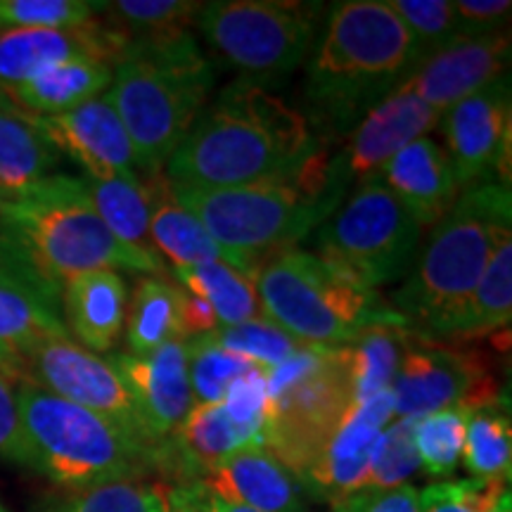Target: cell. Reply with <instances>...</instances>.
Listing matches in <instances>:
<instances>
[{
  "label": "cell",
  "instance_id": "obj_1",
  "mask_svg": "<svg viewBox=\"0 0 512 512\" xmlns=\"http://www.w3.org/2000/svg\"><path fill=\"white\" fill-rule=\"evenodd\" d=\"M328 155L304 112L259 83L221 88L164 166L169 183L238 188L292 183Z\"/></svg>",
  "mask_w": 512,
  "mask_h": 512
},
{
  "label": "cell",
  "instance_id": "obj_2",
  "mask_svg": "<svg viewBox=\"0 0 512 512\" xmlns=\"http://www.w3.org/2000/svg\"><path fill=\"white\" fill-rule=\"evenodd\" d=\"M0 268L57 304L88 271L162 273V256L119 242L93 209L83 178L53 174L0 197Z\"/></svg>",
  "mask_w": 512,
  "mask_h": 512
},
{
  "label": "cell",
  "instance_id": "obj_3",
  "mask_svg": "<svg viewBox=\"0 0 512 512\" xmlns=\"http://www.w3.org/2000/svg\"><path fill=\"white\" fill-rule=\"evenodd\" d=\"M418 69L413 41L387 0L335 3L304 79L306 121L320 136H349Z\"/></svg>",
  "mask_w": 512,
  "mask_h": 512
},
{
  "label": "cell",
  "instance_id": "obj_4",
  "mask_svg": "<svg viewBox=\"0 0 512 512\" xmlns=\"http://www.w3.org/2000/svg\"><path fill=\"white\" fill-rule=\"evenodd\" d=\"M216 72L190 29L128 41L105 98L131 138L140 176L162 174L207 107Z\"/></svg>",
  "mask_w": 512,
  "mask_h": 512
},
{
  "label": "cell",
  "instance_id": "obj_5",
  "mask_svg": "<svg viewBox=\"0 0 512 512\" xmlns=\"http://www.w3.org/2000/svg\"><path fill=\"white\" fill-rule=\"evenodd\" d=\"M174 197L202 223L226 254V264L256 278L275 254L323 226L347 197L330 169V152L304 178L238 188H192L171 183Z\"/></svg>",
  "mask_w": 512,
  "mask_h": 512
},
{
  "label": "cell",
  "instance_id": "obj_6",
  "mask_svg": "<svg viewBox=\"0 0 512 512\" xmlns=\"http://www.w3.org/2000/svg\"><path fill=\"white\" fill-rule=\"evenodd\" d=\"M512 235L508 185L467 188L418 252L411 273L394 292L392 309L408 330L425 332L470 297L498 242Z\"/></svg>",
  "mask_w": 512,
  "mask_h": 512
},
{
  "label": "cell",
  "instance_id": "obj_7",
  "mask_svg": "<svg viewBox=\"0 0 512 512\" xmlns=\"http://www.w3.org/2000/svg\"><path fill=\"white\" fill-rule=\"evenodd\" d=\"M17 411L27 467L69 491L143 479L162 467V451L138 446L112 422L24 380Z\"/></svg>",
  "mask_w": 512,
  "mask_h": 512
},
{
  "label": "cell",
  "instance_id": "obj_8",
  "mask_svg": "<svg viewBox=\"0 0 512 512\" xmlns=\"http://www.w3.org/2000/svg\"><path fill=\"white\" fill-rule=\"evenodd\" d=\"M254 285L261 316L304 344L342 347L370 325H406L375 290L351 283L304 249L268 259Z\"/></svg>",
  "mask_w": 512,
  "mask_h": 512
},
{
  "label": "cell",
  "instance_id": "obj_9",
  "mask_svg": "<svg viewBox=\"0 0 512 512\" xmlns=\"http://www.w3.org/2000/svg\"><path fill=\"white\" fill-rule=\"evenodd\" d=\"M349 347L304 344L268 370V411L261 446L302 477L354 406Z\"/></svg>",
  "mask_w": 512,
  "mask_h": 512
},
{
  "label": "cell",
  "instance_id": "obj_10",
  "mask_svg": "<svg viewBox=\"0 0 512 512\" xmlns=\"http://www.w3.org/2000/svg\"><path fill=\"white\" fill-rule=\"evenodd\" d=\"M422 226L382 181H368L316 230V256L351 283L380 290L418 259Z\"/></svg>",
  "mask_w": 512,
  "mask_h": 512
},
{
  "label": "cell",
  "instance_id": "obj_11",
  "mask_svg": "<svg viewBox=\"0 0 512 512\" xmlns=\"http://www.w3.org/2000/svg\"><path fill=\"white\" fill-rule=\"evenodd\" d=\"M323 3L294 0H214L202 3L195 24L240 79L264 86L290 76L313 48Z\"/></svg>",
  "mask_w": 512,
  "mask_h": 512
},
{
  "label": "cell",
  "instance_id": "obj_12",
  "mask_svg": "<svg viewBox=\"0 0 512 512\" xmlns=\"http://www.w3.org/2000/svg\"><path fill=\"white\" fill-rule=\"evenodd\" d=\"M392 401L394 418L420 420L456 406L475 411L501 403V396L482 351L448 347L408 330L392 382Z\"/></svg>",
  "mask_w": 512,
  "mask_h": 512
},
{
  "label": "cell",
  "instance_id": "obj_13",
  "mask_svg": "<svg viewBox=\"0 0 512 512\" xmlns=\"http://www.w3.org/2000/svg\"><path fill=\"white\" fill-rule=\"evenodd\" d=\"M22 368L29 373L27 382L100 415L138 446L162 451L147 437L136 406L110 358L91 354L69 337H55L31 349Z\"/></svg>",
  "mask_w": 512,
  "mask_h": 512
},
{
  "label": "cell",
  "instance_id": "obj_14",
  "mask_svg": "<svg viewBox=\"0 0 512 512\" xmlns=\"http://www.w3.org/2000/svg\"><path fill=\"white\" fill-rule=\"evenodd\" d=\"M448 162L460 190L498 183L510 188L512 88L510 74L467 95L444 117Z\"/></svg>",
  "mask_w": 512,
  "mask_h": 512
},
{
  "label": "cell",
  "instance_id": "obj_15",
  "mask_svg": "<svg viewBox=\"0 0 512 512\" xmlns=\"http://www.w3.org/2000/svg\"><path fill=\"white\" fill-rule=\"evenodd\" d=\"M441 114L434 112L411 83H403L375 105L347 136V145L330 157V166L344 188L375 181L384 164L415 140L437 128Z\"/></svg>",
  "mask_w": 512,
  "mask_h": 512
},
{
  "label": "cell",
  "instance_id": "obj_16",
  "mask_svg": "<svg viewBox=\"0 0 512 512\" xmlns=\"http://www.w3.org/2000/svg\"><path fill=\"white\" fill-rule=\"evenodd\" d=\"M110 363L124 382L147 437L162 448L195 406L188 377V347L169 342L150 354H112Z\"/></svg>",
  "mask_w": 512,
  "mask_h": 512
},
{
  "label": "cell",
  "instance_id": "obj_17",
  "mask_svg": "<svg viewBox=\"0 0 512 512\" xmlns=\"http://www.w3.org/2000/svg\"><path fill=\"white\" fill-rule=\"evenodd\" d=\"M392 420V392L354 401V406L339 422L335 434L323 446L320 456L299 477L304 491L328 503H335L339 498L354 494V491H361L370 453H373L384 427Z\"/></svg>",
  "mask_w": 512,
  "mask_h": 512
},
{
  "label": "cell",
  "instance_id": "obj_18",
  "mask_svg": "<svg viewBox=\"0 0 512 512\" xmlns=\"http://www.w3.org/2000/svg\"><path fill=\"white\" fill-rule=\"evenodd\" d=\"M128 38L112 27L93 22L74 29H8L0 31V91L34 79L55 64L100 60L114 64Z\"/></svg>",
  "mask_w": 512,
  "mask_h": 512
},
{
  "label": "cell",
  "instance_id": "obj_19",
  "mask_svg": "<svg viewBox=\"0 0 512 512\" xmlns=\"http://www.w3.org/2000/svg\"><path fill=\"white\" fill-rule=\"evenodd\" d=\"M510 55V29L479 38H453L437 55L422 62L408 83L444 117L467 95L510 74Z\"/></svg>",
  "mask_w": 512,
  "mask_h": 512
},
{
  "label": "cell",
  "instance_id": "obj_20",
  "mask_svg": "<svg viewBox=\"0 0 512 512\" xmlns=\"http://www.w3.org/2000/svg\"><path fill=\"white\" fill-rule=\"evenodd\" d=\"M34 119L57 152L86 171V178L138 174L131 138L105 95L76 110Z\"/></svg>",
  "mask_w": 512,
  "mask_h": 512
},
{
  "label": "cell",
  "instance_id": "obj_21",
  "mask_svg": "<svg viewBox=\"0 0 512 512\" xmlns=\"http://www.w3.org/2000/svg\"><path fill=\"white\" fill-rule=\"evenodd\" d=\"M223 501L256 512H304V486L261 444H247L200 477Z\"/></svg>",
  "mask_w": 512,
  "mask_h": 512
},
{
  "label": "cell",
  "instance_id": "obj_22",
  "mask_svg": "<svg viewBox=\"0 0 512 512\" xmlns=\"http://www.w3.org/2000/svg\"><path fill=\"white\" fill-rule=\"evenodd\" d=\"M377 181L394 192L396 200L418 219L422 230L437 226L463 192L446 150L432 138H420L396 152L384 164Z\"/></svg>",
  "mask_w": 512,
  "mask_h": 512
},
{
  "label": "cell",
  "instance_id": "obj_23",
  "mask_svg": "<svg viewBox=\"0 0 512 512\" xmlns=\"http://www.w3.org/2000/svg\"><path fill=\"white\" fill-rule=\"evenodd\" d=\"M62 306L79 347L107 354L119 342L126 320L128 292L119 271H88L62 287ZM64 325V328H67Z\"/></svg>",
  "mask_w": 512,
  "mask_h": 512
},
{
  "label": "cell",
  "instance_id": "obj_24",
  "mask_svg": "<svg viewBox=\"0 0 512 512\" xmlns=\"http://www.w3.org/2000/svg\"><path fill=\"white\" fill-rule=\"evenodd\" d=\"M512 318V235L498 242L475 290L456 311L448 313L420 337L432 342H463L508 328ZM418 335V332H415Z\"/></svg>",
  "mask_w": 512,
  "mask_h": 512
},
{
  "label": "cell",
  "instance_id": "obj_25",
  "mask_svg": "<svg viewBox=\"0 0 512 512\" xmlns=\"http://www.w3.org/2000/svg\"><path fill=\"white\" fill-rule=\"evenodd\" d=\"M55 337H69L55 304L0 268V356L8 361L12 377L31 349Z\"/></svg>",
  "mask_w": 512,
  "mask_h": 512
},
{
  "label": "cell",
  "instance_id": "obj_26",
  "mask_svg": "<svg viewBox=\"0 0 512 512\" xmlns=\"http://www.w3.org/2000/svg\"><path fill=\"white\" fill-rule=\"evenodd\" d=\"M112 83V64L100 60H69L34 79L3 91L22 112L34 117H55L102 98Z\"/></svg>",
  "mask_w": 512,
  "mask_h": 512
},
{
  "label": "cell",
  "instance_id": "obj_27",
  "mask_svg": "<svg viewBox=\"0 0 512 512\" xmlns=\"http://www.w3.org/2000/svg\"><path fill=\"white\" fill-rule=\"evenodd\" d=\"M60 152L8 95H0V197L15 195L57 174Z\"/></svg>",
  "mask_w": 512,
  "mask_h": 512
},
{
  "label": "cell",
  "instance_id": "obj_28",
  "mask_svg": "<svg viewBox=\"0 0 512 512\" xmlns=\"http://www.w3.org/2000/svg\"><path fill=\"white\" fill-rule=\"evenodd\" d=\"M150 188V242L152 249L171 261V268L226 261L221 247L211 240L204 226L174 197L169 178L145 176Z\"/></svg>",
  "mask_w": 512,
  "mask_h": 512
},
{
  "label": "cell",
  "instance_id": "obj_29",
  "mask_svg": "<svg viewBox=\"0 0 512 512\" xmlns=\"http://www.w3.org/2000/svg\"><path fill=\"white\" fill-rule=\"evenodd\" d=\"M124 325L128 354L143 356L169 342H183L181 287L159 275L140 278L133 287Z\"/></svg>",
  "mask_w": 512,
  "mask_h": 512
},
{
  "label": "cell",
  "instance_id": "obj_30",
  "mask_svg": "<svg viewBox=\"0 0 512 512\" xmlns=\"http://www.w3.org/2000/svg\"><path fill=\"white\" fill-rule=\"evenodd\" d=\"M93 209L119 242L140 249L150 247V188L140 174L110 178L83 176Z\"/></svg>",
  "mask_w": 512,
  "mask_h": 512
},
{
  "label": "cell",
  "instance_id": "obj_31",
  "mask_svg": "<svg viewBox=\"0 0 512 512\" xmlns=\"http://www.w3.org/2000/svg\"><path fill=\"white\" fill-rule=\"evenodd\" d=\"M171 273L181 287L211 306L219 328H230L261 316L254 280L238 268L228 266L226 261H202V264L171 268Z\"/></svg>",
  "mask_w": 512,
  "mask_h": 512
},
{
  "label": "cell",
  "instance_id": "obj_32",
  "mask_svg": "<svg viewBox=\"0 0 512 512\" xmlns=\"http://www.w3.org/2000/svg\"><path fill=\"white\" fill-rule=\"evenodd\" d=\"M406 332V325H370L347 344L356 401L392 392Z\"/></svg>",
  "mask_w": 512,
  "mask_h": 512
},
{
  "label": "cell",
  "instance_id": "obj_33",
  "mask_svg": "<svg viewBox=\"0 0 512 512\" xmlns=\"http://www.w3.org/2000/svg\"><path fill=\"white\" fill-rule=\"evenodd\" d=\"M465 467L477 479H503L510 482L512 430L510 415L501 403H491L470 411L463 458Z\"/></svg>",
  "mask_w": 512,
  "mask_h": 512
},
{
  "label": "cell",
  "instance_id": "obj_34",
  "mask_svg": "<svg viewBox=\"0 0 512 512\" xmlns=\"http://www.w3.org/2000/svg\"><path fill=\"white\" fill-rule=\"evenodd\" d=\"M202 3L197 0H117L102 3V12L110 15L112 27L128 41L166 36L185 31L195 24Z\"/></svg>",
  "mask_w": 512,
  "mask_h": 512
},
{
  "label": "cell",
  "instance_id": "obj_35",
  "mask_svg": "<svg viewBox=\"0 0 512 512\" xmlns=\"http://www.w3.org/2000/svg\"><path fill=\"white\" fill-rule=\"evenodd\" d=\"M46 512H169V503L164 489L145 484L143 479H121L69 491L50 503Z\"/></svg>",
  "mask_w": 512,
  "mask_h": 512
},
{
  "label": "cell",
  "instance_id": "obj_36",
  "mask_svg": "<svg viewBox=\"0 0 512 512\" xmlns=\"http://www.w3.org/2000/svg\"><path fill=\"white\" fill-rule=\"evenodd\" d=\"M467 415V408L456 406L415 420L413 439L422 470L434 477H446L456 470L463 458Z\"/></svg>",
  "mask_w": 512,
  "mask_h": 512
},
{
  "label": "cell",
  "instance_id": "obj_37",
  "mask_svg": "<svg viewBox=\"0 0 512 512\" xmlns=\"http://www.w3.org/2000/svg\"><path fill=\"white\" fill-rule=\"evenodd\" d=\"M188 377L195 403H221L230 384L256 368L245 356L223 349L207 335L188 339Z\"/></svg>",
  "mask_w": 512,
  "mask_h": 512
},
{
  "label": "cell",
  "instance_id": "obj_38",
  "mask_svg": "<svg viewBox=\"0 0 512 512\" xmlns=\"http://www.w3.org/2000/svg\"><path fill=\"white\" fill-rule=\"evenodd\" d=\"M415 420L394 418L384 427L370 453V463L361 489H396L406 486L420 470V456L413 439Z\"/></svg>",
  "mask_w": 512,
  "mask_h": 512
},
{
  "label": "cell",
  "instance_id": "obj_39",
  "mask_svg": "<svg viewBox=\"0 0 512 512\" xmlns=\"http://www.w3.org/2000/svg\"><path fill=\"white\" fill-rule=\"evenodd\" d=\"M207 337L221 344L223 349L245 356L247 361L264 370L278 368L280 363H285L287 358L304 347V342L287 335L285 330H280L264 316L240 325H230V328H216Z\"/></svg>",
  "mask_w": 512,
  "mask_h": 512
},
{
  "label": "cell",
  "instance_id": "obj_40",
  "mask_svg": "<svg viewBox=\"0 0 512 512\" xmlns=\"http://www.w3.org/2000/svg\"><path fill=\"white\" fill-rule=\"evenodd\" d=\"M420 512H512L510 482L453 479L420 491Z\"/></svg>",
  "mask_w": 512,
  "mask_h": 512
},
{
  "label": "cell",
  "instance_id": "obj_41",
  "mask_svg": "<svg viewBox=\"0 0 512 512\" xmlns=\"http://www.w3.org/2000/svg\"><path fill=\"white\" fill-rule=\"evenodd\" d=\"M102 3L91 0H0V31L74 29L93 22Z\"/></svg>",
  "mask_w": 512,
  "mask_h": 512
},
{
  "label": "cell",
  "instance_id": "obj_42",
  "mask_svg": "<svg viewBox=\"0 0 512 512\" xmlns=\"http://www.w3.org/2000/svg\"><path fill=\"white\" fill-rule=\"evenodd\" d=\"M413 41L418 67L453 41L451 0H387Z\"/></svg>",
  "mask_w": 512,
  "mask_h": 512
},
{
  "label": "cell",
  "instance_id": "obj_43",
  "mask_svg": "<svg viewBox=\"0 0 512 512\" xmlns=\"http://www.w3.org/2000/svg\"><path fill=\"white\" fill-rule=\"evenodd\" d=\"M221 403L235 427L245 434L247 444H261L268 411V370L259 366L247 370L230 384Z\"/></svg>",
  "mask_w": 512,
  "mask_h": 512
},
{
  "label": "cell",
  "instance_id": "obj_44",
  "mask_svg": "<svg viewBox=\"0 0 512 512\" xmlns=\"http://www.w3.org/2000/svg\"><path fill=\"white\" fill-rule=\"evenodd\" d=\"M510 0H456L453 38H479L510 29Z\"/></svg>",
  "mask_w": 512,
  "mask_h": 512
},
{
  "label": "cell",
  "instance_id": "obj_45",
  "mask_svg": "<svg viewBox=\"0 0 512 512\" xmlns=\"http://www.w3.org/2000/svg\"><path fill=\"white\" fill-rule=\"evenodd\" d=\"M332 512H420V491L411 484L396 489H361L330 503Z\"/></svg>",
  "mask_w": 512,
  "mask_h": 512
},
{
  "label": "cell",
  "instance_id": "obj_46",
  "mask_svg": "<svg viewBox=\"0 0 512 512\" xmlns=\"http://www.w3.org/2000/svg\"><path fill=\"white\" fill-rule=\"evenodd\" d=\"M0 458L27 467V446H24L17 411V387L5 373H0Z\"/></svg>",
  "mask_w": 512,
  "mask_h": 512
},
{
  "label": "cell",
  "instance_id": "obj_47",
  "mask_svg": "<svg viewBox=\"0 0 512 512\" xmlns=\"http://www.w3.org/2000/svg\"><path fill=\"white\" fill-rule=\"evenodd\" d=\"M169 512H256L245 505L228 503L204 486L202 479H183L166 491Z\"/></svg>",
  "mask_w": 512,
  "mask_h": 512
},
{
  "label": "cell",
  "instance_id": "obj_48",
  "mask_svg": "<svg viewBox=\"0 0 512 512\" xmlns=\"http://www.w3.org/2000/svg\"><path fill=\"white\" fill-rule=\"evenodd\" d=\"M181 287V285H178ZM219 328V320H216L211 306L204 302L202 297L192 294L181 287V335L183 342L188 339H197L209 335Z\"/></svg>",
  "mask_w": 512,
  "mask_h": 512
},
{
  "label": "cell",
  "instance_id": "obj_49",
  "mask_svg": "<svg viewBox=\"0 0 512 512\" xmlns=\"http://www.w3.org/2000/svg\"><path fill=\"white\" fill-rule=\"evenodd\" d=\"M0 373H5V375H10L12 377V373H10V368H8V361H5L3 356H0Z\"/></svg>",
  "mask_w": 512,
  "mask_h": 512
},
{
  "label": "cell",
  "instance_id": "obj_50",
  "mask_svg": "<svg viewBox=\"0 0 512 512\" xmlns=\"http://www.w3.org/2000/svg\"><path fill=\"white\" fill-rule=\"evenodd\" d=\"M0 512H8V508H5V505H3V503H0Z\"/></svg>",
  "mask_w": 512,
  "mask_h": 512
},
{
  "label": "cell",
  "instance_id": "obj_51",
  "mask_svg": "<svg viewBox=\"0 0 512 512\" xmlns=\"http://www.w3.org/2000/svg\"><path fill=\"white\" fill-rule=\"evenodd\" d=\"M0 95H3V91H0Z\"/></svg>",
  "mask_w": 512,
  "mask_h": 512
}]
</instances>
